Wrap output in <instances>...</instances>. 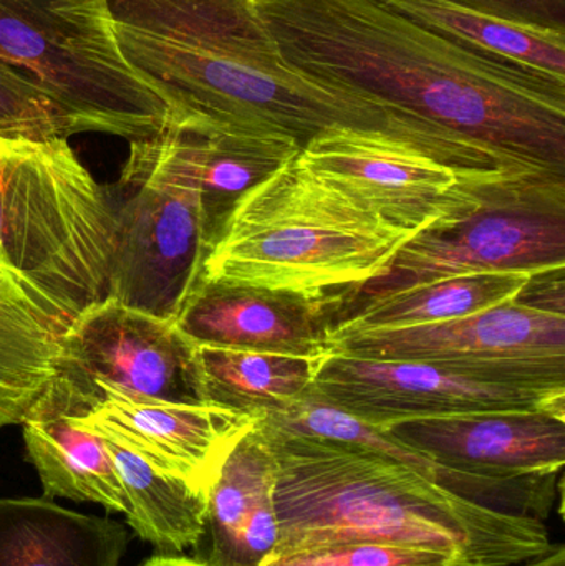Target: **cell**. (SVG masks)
<instances>
[{
	"instance_id": "ba28073f",
	"label": "cell",
	"mask_w": 565,
	"mask_h": 566,
	"mask_svg": "<svg viewBox=\"0 0 565 566\" xmlns=\"http://www.w3.org/2000/svg\"><path fill=\"white\" fill-rule=\"evenodd\" d=\"M115 205L116 244L108 298L176 319L209 251L198 182L165 136L129 143Z\"/></svg>"
},
{
	"instance_id": "5bb4252c",
	"label": "cell",
	"mask_w": 565,
	"mask_h": 566,
	"mask_svg": "<svg viewBox=\"0 0 565 566\" xmlns=\"http://www.w3.org/2000/svg\"><path fill=\"white\" fill-rule=\"evenodd\" d=\"M176 325L195 345L324 358L335 348L338 302L199 281Z\"/></svg>"
},
{
	"instance_id": "ac0fdd59",
	"label": "cell",
	"mask_w": 565,
	"mask_h": 566,
	"mask_svg": "<svg viewBox=\"0 0 565 566\" xmlns=\"http://www.w3.org/2000/svg\"><path fill=\"white\" fill-rule=\"evenodd\" d=\"M22 426L27 455L46 499L92 502L125 515L122 482L103 438L42 408H33Z\"/></svg>"
},
{
	"instance_id": "4fadbf2b",
	"label": "cell",
	"mask_w": 565,
	"mask_h": 566,
	"mask_svg": "<svg viewBox=\"0 0 565 566\" xmlns=\"http://www.w3.org/2000/svg\"><path fill=\"white\" fill-rule=\"evenodd\" d=\"M69 418L208 495L226 455L254 424L218 406L133 398L106 385L93 386L82 412Z\"/></svg>"
},
{
	"instance_id": "9a60e30c",
	"label": "cell",
	"mask_w": 565,
	"mask_h": 566,
	"mask_svg": "<svg viewBox=\"0 0 565 566\" xmlns=\"http://www.w3.org/2000/svg\"><path fill=\"white\" fill-rule=\"evenodd\" d=\"M380 429L438 464L474 474H553L565 464V418L550 411L467 412Z\"/></svg>"
},
{
	"instance_id": "7a4b0ae2",
	"label": "cell",
	"mask_w": 565,
	"mask_h": 566,
	"mask_svg": "<svg viewBox=\"0 0 565 566\" xmlns=\"http://www.w3.org/2000/svg\"><path fill=\"white\" fill-rule=\"evenodd\" d=\"M129 69L172 123L262 129L304 148L337 126L377 129L463 165L471 143L352 86L292 65L254 0H106Z\"/></svg>"
},
{
	"instance_id": "f1b7e54d",
	"label": "cell",
	"mask_w": 565,
	"mask_h": 566,
	"mask_svg": "<svg viewBox=\"0 0 565 566\" xmlns=\"http://www.w3.org/2000/svg\"><path fill=\"white\" fill-rule=\"evenodd\" d=\"M565 268L531 274L530 281L516 295V302L540 312L565 315Z\"/></svg>"
},
{
	"instance_id": "8fae6325",
	"label": "cell",
	"mask_w": 565,
	"mask_h": 566,
	"mask_svg": "<svg viewBox=\"0 0 565 566\" xmlns=\"http://www.w3.org/2000/svg\"><path fill=\"white\" fill-rule=\"evenodd\" d=\"M334 352L417 359L527 385L565 386V315L516 300L464 318L407 328L335 329Z\"/></svg>"
},
{
	"instance_id": "9c48e42d",
	"label": "cell",
	"mask_w": 565,
	"mask_h": 566,
	"mask_svg": "<svg viewBox=\"0 0 565 566\" xmlns=\"http://www.w3.org/2000/svg\"><path fill=\"white\" fill-rule=\"evenodd\" d=\"M195 348L176 319L105 298L83 310L60 336L55 378L35 408L79 416L95 385L133 398L201 402Z\"/></svg>"
},
{
	"instance_id": "1f68e13d",
	"label": "cell",
	"mask_w": 565,
	"mask_h": 566,
	"mask_svg": "<svg viewBox=\"0 0 565 566\" xmlns=\"http://www.w3.org/2000/svg\"><path fill=\"white\" fill-rule=\"evenodd\" d=\"M0 277H2V271H0Z\"/></svg>"
},
{
	"instance_id": "7402d4cb",
	"label": "cell",
	"mask_w": 565,
	"mask_h": 566,
	"mask_svg": "<svg viewBox=\"0 0 565 566\" xmlns=\"http://www.w3.org/2000/svg\"><path fill=\"white\" fill-rule=\"evenodd\" d=\"M448 39L565 83V30L513 22L450 0H381Z\"/></svg>"
},
{
	"instance_id": "603a6c76",
	"label": "cell",
	"mask_w": 565,
	"mask_h": 566,
	"mask_svg": "<svg viewBox=\"0 0 565 566\" xmlns=\"http://www.w3.org/2000/svg\"><path fill=\"white\" fill-rule=\"evenodd\" d=\"M531 274L488 272L421 283L355 306L335 329L407 328L464 318L516 298Z\"/></svg>"
},
{
	"instance_id": "d4e9b609",
	"label": "cell",
	"mask_w": 565,
	"mask_h": 566,
	"mask_svg": "<svg viewBox=\"0 0 565 566\" xmlns=\"http://www.w3.org/2000/svg\"><path fill=\"white\" fill-rule=\"evenodd\" d=\"M275 458L254 424L232 446L209 491L206 566H222L252 509L274 491Z\"/></svg>"
},
{
	"instance_id": "7c38bea8",
	"label": "cell",
	"mask_w": 565,
	"mask_h": 566,
	"mask_svg": "<svg viewBox=\"0 0 565 566\" xmlns=\"http://www.w3.org/2000/svg\"><path fill=\"white\" fill-rule=\"evenodd\" d=\"M301 158L321 178L414 234L441 214L461 171L414 143L352 126L315 136Z\"/></svg>"
},
{
	"instance_id": "30bf717a",
	"label": "cell",
	"mask_w": 565,
	"mask_h": 566,
	"mask_svg": "<svg viewBox=\"0 0 565 566\" xmlns=\"http://www.w3.org/2000/svg\"><path fill=\"white\" fill-rule=\"evenodd\" d=\"M308 391L377 428L486 411H550L565 418V386L527 385L417 359L332 352L322 358Z\"/></svg>"
},
{
	"instance_id": "277c9868",
	"label": "cell",
	"mask_w": 565,
	"mask_h": 566,
	"mask_svg": "<svg viewBox=\"0 0 565 566\" xmlns=\"http://www.w3.org/2000/svg\"><path fill=\"white\" fill-rule=\"evenodd\" d=\"M414 232L312 171L301 153L234 206L199 281L337 300L378 277Z\"/></svg>"
},
{
	"instance_id": "cb8c5ba5",
	"label": "cell",
	"mask_w": 565,
	"mask_h": 566,
	"mask_svg": "<svg viewBox=\"0 0 565 566\" xmlns=\"http://www.w3.org/2000/svg\"><path fill=\"white\" fill-rule=\"evenodd\" d=\"M254 426L272 434L324 439L375 452L414 469L428 481L463 499L473 488V474L470 472L431 461L427 455L395 441L377 426L368 424L364 419L317 398L311 391L258 416Z\"/></svg>"
},
{
	"instance_id": "8992f818",
	"label": "cell",
	"mask_w": 565,
	"mask_h": 566,
	"mask_svg": "<svg viewBox=\"0 0 565 566\" xmlns=\"http://www.w3.org/2000/svg\"><path fill=\"white\" fill-rule=\"evenodd\" d=\"M559 268H565V171L526 165L461 169L441 214L415 232L378 277L342 300L338 325L355 306L421 283Z\"/></svg>"
},
{
	"instance_id": "d6986e66",
	"label": "cell",
	"mask_w": 565,
	"mask_h": 566,
	"mask_svg": "<svg viewBox=\"0 0 565 566\" xmlns=\"http://www.w3.org/2000/svg\"><path fill=\"white\" fill-rule=\"evenodd\" d=\"M63 328L12 275L0 277V429L22 424L52 385Z\"/></svg>"
},
{
	"instance_id": "3957f363",
	"label": "cell",
	"mask_w": 565,
	"mask_h": 566,
	"mask_svg": "<svg viewBox=\"0 0 565 566\" xmlns=\"http://www.w3.org/2000/svg\"><path fill=\"white\" fill-rule=\"evenodd\" d=\"M258 431L275 458L279 541L272 555L385 544L438 552L457 566H513L556 545L544 522L474 504L394 459L324 439Z\"/></svg>"
},
{
	"instance_id": "83f0119b",
	"label": "cell",
	"mask_w": 565,
	"mask_h": 566,
	"mask_svg": "<svg viewBox=\"0 0 565 566\" xmlns=\"http://www.w3.org/2000/svg\"><path fill=\"white\" fill-rule=\"evenodd\" d=\"M513 22L565 30V0H450Z\"/></svg>"
},
{
	"instance_id": "4dcf8cb0",
	"label": "cell",
	"mask_w": 565,
	"mask_h": 566,
	"mask_svg": "<svg viewBox=\"0 0 565 566\" xmlns=\"http://www.w3.org/2000/svg\"><path fill=\"white\" fill-rule=\"evenodd\" d=\"M513 566H565L564 544L554 545L553 551L550 554L543 555V557L533 558V560Z\"/></svg>"
},
{
	"instance_id": "2e32d148",
	"label": "cell",
	"mask_w": 565,
	"mask_h": 566,
	"mask_svg": "<svg viewBox=\"0 0 565 566\" xmlns=\"http://www.w3.org/2000/svg\"><path fill=\"white\" fill-rule=\"evenodd\" d=\"M163 135L198 182L209 248L239 199L302 149L278 133L205 122L171 123Z\"/></svg>"
},
{
	"instance_id": "ffe728a7",
	"label": "cell",
	"mask_w": 565,
	"mask_h": 566,
	"mask_svg": "<svg viewBox=\"0 0 565 566\" xmlns=\"http://www.w3.org/2000/svg\"><path fill=\"white\" fill-rule=\"evenodd\" d=\"M321 361L307 356L196 345L199 401L255 419L308 391Z\"/></svg>"
},
{
	"instance_id": "6da1fadb",
	"label": "cell",
	"mask_w": 565,
	"mask_h": 566,
	"mask_svg": "<svg viewBox=\"0 0 565 566\" xmlns=\"http://www.w3.org/2000/svg\"><path fill=\"white\" fill-rule=\"evenodd\" d=\"M285 59L510 161L565 171V83L461 45L381 0H254Z\"/></svg>"
},
{
	"instance_id": "52a82bcc",
	"label": "cell",
	"mask_w": 565,
	"mask_h": 566,
	"mask_svg": "<svg viewBox=\"0 0 565 566\" xmlns=\"http://www.w3.org/2000/svg\"><path fill=\"white\" fill-rule=\"evenodd\" d=\"M0 69L42 93L79 133L135 143L172 123L123 59L106 0H0Z\"/></svg>"
},
{
	"instance_id": "f546056e",
	"label": "cell",
	"mask_w": 565,
	"mask_h": 566,
	"mask_svg": "<svg viewBox=\"0 0 565 566\" xmlns=\"http://www.w3.org/2000/svg\"><path fill=\"white\" fill-rule=\"evenodd\" d=\"M139 566H206L198 558L182 557V555H156Z\"/></svg>"
},
{
	"instance_id": "484cf974",
	"label": "cell",
	"mask_w": 565,
	"mask_h": 566,
	"mask_svg": "<svg viewBox=\"0 0 565 566\" xmlns=\"http://www.w3.org/2000/svg\"><path fill=\"white\" fill-rule=\"evenodd\" d=\"M75 133V125L42 93L0 69V136L66 139Z\"/></svg>"
},
{
	"instance_id": "44dd1931",
	"label": "cell",
	"mask_w": 565,
	"mask_h": 566,
	"mask_svg": "<svg viewBox=\"0 0 565 566\" xmlns=\"http://www.w3.org/2000/svg\"><path fill=\"white\" fill-rule=\"evenodd\" d=\"M125 494L129 527L159 555L198 547L205 535L209 495L163 474L129 449L103 438Z\"/></svg>"
},
{
	"instance_id": "5b68a950",
	"label": "cell",
	"mask_w": 565,
	"mask_h": 566,
	"mask_svg": "<svg viewBox=\"0 0 565 566\" xmlns=\"http://www.w3.org/2000/svg\"><path fill=\"white\" fill-rule=\"evenodd\" d=\"M115 202L65 138L0 136V271L63 332L108 298Z\"/></svg>"
},
{
	"instance_id": "4316f807",
	"label": "cell",
	"mask_w": 565,
	"mask_h": 566,
	"mask_svg": "<svg viewBox=\"0 0 565 566\" xmlns=\"http://www.w3.org/2000/svg\"><path fill=\"white\" fill-rule=\"evenodd\" d=\"M259 566H457L453 558L421 548L385 544H334L271 555Z\"/></svg>"
},
{
	"instance_id": "e0dca14e",
	"label": "cell",
	"mask_w": 565,
	"mask_h": 566,
	"mask_svg": "<svg viewBox=\"0 0 565 566\" xmlns=\"http://www.w3.org/2000/svg\"><path fill=\"white\" fill-rule=\"evenodd\" d=\"M119 522L69 511L52 499H0V566H119Z\"/></svg>"
}]
</instances>
